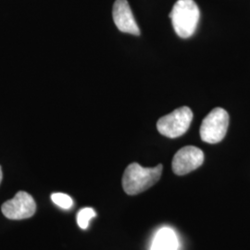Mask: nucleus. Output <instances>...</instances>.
<instances>
[{
	"label": "nucleus",
	"mask_w": 250,
	"mask_h": 250,
	"mask_svg": "<svg viewBox=\"0 0 250 250\" xmlns=\"http://www.w3.org/2000/svg\"><path fill=\"white\" fill-rule=\"evenodd\" d=\"M2 177H3V173H2V170H1V166H0V184L2 181Z\"/></svg>",
	"instance_id": "11"
},
{
	"label": "nucleus",
	"mask_w": 250,
	"mask_h": 250,
	"mask_svg": "<svg viewBox=\"0 0 250 250\" xmlns=\"http://www.w3.org/2000/svg\"><path fill=\"white\" fill-rule=\"evenodd\" d=\"M51 199L54 204L59 206L63 209H70L73 205L72 197L63 193H54L51 195Z\"/></svg>",
	"instance_id": "10"
},
{
	"label": "nucleus",
	"mask_w": 250,
	"mask_h": 250,
	"mask_svg": "<svg viewBox=\"0 0 250 250\" xmlns=\"http://www.w3.org/2000/svg\"><path fill=\"white\" fill-rule=\"evenodd\" d=\"M204 162V153L194 146H184L173 157L171 167L176 175H186L197 170Z\"/></svg>",
	"instance_id": "6"
},
{
	"label": "nucleus",
	"mask_w": 250,
	"mask_h": 250,
	"mask_svg": "<svg viewBox=\"0 0 250 250\" xmlns=\"http://www.w3.org/2000/svg\"><path fill=\"white\" fill-rule=\"evenodd\" d=\"M36 204L33 197L24 191H19L16 196L6 201L1 211L9 220H24L36 213Z\"/></svg>",
	"instance_id": "5"
},
{
	"label": "nucleus",
	"mask_w": 250,
	"mask_h": 250,
	"mask_svg": "<svg viewBox=\"0 0 250 250\" xmlns=\"http://www.w3.org/2000/svg\"><path fill=\"white\" fill-rule=\"evenodd\" d=\"M192 120V110L188 107H181L170 114L161 117L157 123V128L162 135L177 138L188 132Z\"/></svg>",
	"instance_id": "4"
},
{
	"label": "nucleus",
	"mask_w": 250,
	"mask_h": 250,
	"mask_svg": "<svg viewBox=\"0 0 250 250\" xmlns=\"http://www.w3.org/2000/svg\"><path fill=\"white\" fill-rule=\"evenodd\" d=\"M162 169L161 164L154 168H145L136 162L130 164L125 169L123 177L125 193L130 196L143 193L161 179Z\"/></svg>",
	"instance_id": "1"
},
{
	"label": "nucleus",
	"mask_w": 250,
	"mask_h": 250,
	"mask_svg": "<svg viewBox=\"0 0 250 250\" xmlns=\"http://www.w3.org/2000/svg\"><path fill=\"white\" fill-rule=\"evenodd\" d=\"M112 16L117 28L121 32L134 36H140V29L135 21L134 14L127 0L115 1Z\"/></svg>",
	"instance_id": "7"
},
{
	"label": "nucleus",
	"mask_w": 250,
	"mask_h": 250,
	"mask_svg": "<svg viewBox=\"0 0 250 250\" xmlns=\"http://www.w3.org/2000/svg\"><path fill=\"white\" fill-rule=\"evenodd\" d=\"M170 18L177 36L188 38L197 30L200 11L194 0H178L170 11Z\"/></svg>",
	"instance_id": "2"
},
{
	"label": "nucleus",
	"mask_w": 250,
	"mask_h": 250,
	"mask_svg": "<svg viewBox=\"0 0 250 250\" xmlns=\"http://www.w3.org/2000/svg\"><path fill=\"white\" fill-rule=\"evenodd\" d=\"M178 237L170 227H163L155 235L150 250H178Z\"/></svg>",
	"instance_id": "8"
},
{
	"label": "nucleus",
	"mask_w": 250,
	"mask_h": 250,
	"mask_svg": "<svg viewBox=\"0 0 250 250\" xmlns=\"http://www.w3.org/2000/svg\"><path fill=\"white\" fill-rule=\"evenodd\" d=\"M229 126L228 112L222 107H215L203 120L200 126V137L208 144L221 142L227 133Z\"/></svg>",
	"instance_id": "3"
},
{
	"label": "nucleus",
	"mask_w": 250,
	"mask_h": 250,
	"mask_svg": "<svg viewBox=\"0 0 250 250\" xmlns=\"http://www.w3.org/2000/svg\"><path fill=\"white\" fill-rule=\"evenodd\" d=\"M96 216L97 213L92 208H84L81 209L77 214V224L80 228L85 230L89 225L91 219L95 218Z\"/></svg>",
	"instance_id": "9"
}]
</instances>
